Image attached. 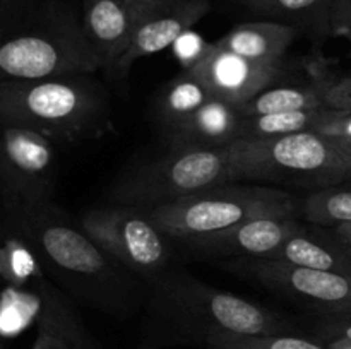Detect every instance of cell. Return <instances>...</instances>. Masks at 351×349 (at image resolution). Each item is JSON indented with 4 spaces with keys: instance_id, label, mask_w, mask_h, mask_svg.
<instances>
[{
    "instance_id": "obj_6",
    "label": "cell",
    "mask_w": 351,
    "mask_h": 349,
    "mask_svg": "<svg viewBox=\"0 0 351 349\" xmlns=\"http://www.w3.org/2000/svg\"><path fill=\"white\" fill-rule=\"evenodd\" d=\"M300 201L291 192L259 183L218 185L147 211L171 240H189L233 228L259 218H297Z\"/></svg>"
},
{
    "instance_id": "obj_14",
    "label": "cell",
    "mask_w": 351,
    "mask_h": 349,
    "mask_svg": "<svg viewBox=\"0 0 351 349\" xmlns=\"http://www.w3.org/2000/svg\"><path fill=\"white\" fill-rule=\"evenodd\" d=\"M305 224L297 218H259L184 242L199 253L243 260H267Z\"/></svg>"
},
{
    "instance_id": "obj_13",
    "label": "cell",
    "mask_w": 351,
    "mask_h": 349,
    "mask_svg": "<svg viewBox=\"0 0 351 349\" xmlns=\"http://www.w3.org/2000/svg\"><path fill=\"white\" fill-rule=\"evenodd\" d=\"M153 0H84L82 24L99 68L108 79H115L120 58L129 48L144 10Z\"/></svg>"
},
{
    "instance_id": "obj_30",
    "label": "cell",
    "mask_w": 351,
    "mask_h": 349,
    "mask_svg": "<svg viewBox=\"0 0 351 349\" xmlns=\"http://www.w3.org/2000/svg\"><path fill=\"white\" fill-rule=\"evenodd\" d=\"M331 29L332 36L351 38V0H335Z\"/></svg>"
},
{
    "instance_id": "obj_33",
    "label": "cell",
    "mask_w": 351,
    "mask_h": 349,
    "mask_svg": "<svg viewBox=\"0 0 351 349\" xmlns=\"http://www.w3.org/2000/svg\"><path fill=\"white\" fill-rule=\"evenodd\" d=\"M351 157V139H332Z\"/></svg>"
},
{
    "instance_id": "obj_9",
    "label": "cell",
    "mask_w": 351,
    "mask_h": 349,
    "mask_svg": "<svg viewBox=\"0 0 351 349\" xmlns=\"http://www.w3.org/2000/svg\"><path fill=\"white\" fill-rule=\"evenodd\" d=\"M58 154L53 140L0 122V197L3 205L53 202Z\"/></svg>"
},
{
    "instance_id": "obj_31",
    "label": "cell",
    "mask_w": 351,
    "mask_h": 349,
    "mask_svg": "<svg viewBox=\"0 0 351 349\" xmlns=\"http://www.w3.org/2000/svg\"><path fill=\"white\" fill-rule=\"evenodd\" d=\"M331 231L341 240L343 243L351 246V222H346V224H338L335 228H331Z\"/></svg>"
},
{
    "instance_id": "obj_19",
    "label": "cell",
    "mask_w": 351,
    "mask_h": 349,
    "mask_svg": "<svg viewBox=\"0 0 351 349\" xmlns=\"http://www.w3.org/2000/svg\"><path fill=\"white\" fill-rule=\"evenodd\" d=\"M298 34L300 33L288 24L257 19L237 24L225 36L215 41V44L252 60L281 62Z\"/></svg>"
},
{
    "instance_id": "obj_26",
    "label": "cell",
    "mask_w": 351,
    "mask_h": 349,
    "mask_svg": "<svg viewBox=\"0 0 351 349\" xmlns=\"http://www.w3.org/2000/svg\"><path fill=\"white\" fill-rule=\"evenodd\" d=\"M213 41H206L201 34L191 29L171 44V50H173L175 58L182 64V70H189L209 53Z\"/></svg>"
},
{
    "instance_id": "obj_1",
    "label": "cell",
    "mask_w": 351,
    "mask_h": 349,
    "mask_svg": "<svg viewBox=\"0 0 351 349\" xmlns=\"http://www.w3.org/2000/svg\"><path fill=\"white\" fill-rule=\"evenodd\" d=\"M0 216L33 248L45 274L75 300L115 315L136 308L141 298L136 276L106 255L55 202L2 204Z\"/></svg>"
},
{
    "instance_id": "obj_25",
    "label": "cell",
    "mask_w": 351,
    "mask_h": 349,
    "mask_svg": "<svg viewBox=\"0 0 351 349\" xmlns=\"http://www.w3.org/2000/svg\"><path fill=\"white\" fill-rule=\"evenodd\" d=\"M206 349H326L317 339L293 334H223L206 341Z\"/></svg>"
},
{
    "instance_id": "obj_18",
    "label": "cell",
    "mask_w": 351,
    "mask_h": 349,
    "mask_svg": "<svg viewBox=\"0 0 351 349\" xmlns=\"http://www.w3.org/2000/svg\"><path fill=\"white\" fill-rule=\"evenodd\" d=\"M240 3L259 19L295 27L319 47L332 36L335 0H240Z\"/></svg>"
},
{
    "instance_id": "obj_32",
    "label": "cell",
    "mask_w": 351,
    "mask_h": 349,
    "mask_svg": "<svg viewBox=\"0 0 351 349\" xmlns=\"http://www.w3.org/2000/svg\"><path fill=\"white\" fill-rule=\"evenodd\" d=\"M322 344L326 349H351V341L346 339H331V341H322Z\"/></svg>"
},
{
    "instance_id": "obj_34",
    "label": "cell",
    "mask_w": 351,
    "mask_h": 349,
    "mask_svg": "<svg viewBox=\"0 0 351 349\" xmlns=\"http://www.w3.org/2000/svg\"><path fill=\"white\" fill-rule=\"evenodd\" d=\"M141 349H158V348H154V346H143Z\"/></svg>"
},
{
    "instance_id": "obj_2",
    "label": "cell",
    "mask_w": 351,
    "mask_h": 349,
    "mask_svg": "<svg viewBox=\"0 0 351 349\" xmlns=\"http://www.w3.org/2000/svg\"><path fill=\"white\" fill-rule=\"evenodd\" d=\"M98 70L72 0H0V82Z\"/></svg>"
},
{
    "instance_id": "obj_22",
    "label": "cell",
    "mask_w": 351,
    "mask_h": 349,
    "mask_svg": "<svg viewBox=\"0 0 351 349\" xmlns=\"http://www.w3.org/2000/svg\"><path fill=\"white\" fill-rule=\"evenodd\" d=\"M237 106H239V112L243 118L257 115H271V113L329 108L322 79H315L311 84L302 86H271V88L264 89L259 94L254 96V98L247 99L245 103Z\"/></svg>"
},
{
    "instance_id": "obj_12",
    "label": "cell",
    "mask_w": 351,
    "mask_h": 349,
    "mask_svg": "<svg viewBox=\"0 0 351 349\" xmlns=\"http://www.w3.org/2000/svg\"><path fill=\"white\" fill-rule=\"evenodd\" d=\"M211 9L209 0H153L137 24L129 48L120 58L115 79L125 81L139 58L171 48Z\"/></svg>"
},
{
    "instance_id": "obj_24",
    "label": "cell",
    "mask_w": 351,
    "mask_h": 349,
    "mask_svg": "<svg viewBox=\"0 0 351 349\" xmlns=\"http://www.w3.org/2000/svg\"><path fill=\"white\" fill-rule=\"evenodd\" d=\"M300 216L311 224L324 228L351 222V187L338 183L312 190L300 201Z\"/></svg>"
},
{
    "instance_id": "obj_20",
    "label": "cell",
    "mask_w": 351,
    "mask_h": 349,
    "mask_svg": "<svg viewBox=\"0 0 351 349\" xmlns=\"http://www.w3.org/2000/svg\"><path fill=\"white\" fill-rule=\"evenodd\" d=\"M0 281L21 296L40 301L50 283L36 253L26 240L0 216Z\"/></svg>"
},
{
    "instance_id": "obj_3",
    "label": "cell",
    "mask_w": 351,
    "mask_h": 349,
    "mask_svg": "<svg viewBox=\"0 0 351 349\" xmlns=\"http://www.w3.org/2000/svg\"><path fill=\"white\" fill-rule=\"evenodd\" d=\"M147 308L173 334L206 341L215 335L291 334L290 318L239 294L216 289L185 270L167 269L149 281Z\"/></svg>"
},
{
    "instance_id": "obj_35",
    "label": "cell",
    "mask_w": 351,
    "mask_h": 349,
    "mask_svg": "<svg viewBox=\"0 0 351 349\" xmlns=\"http://www.w3.org/2000/svg\"><path fill=\"white\" fill-rule=\"evenodd\" d=\"M88 349H96V346H95V342H93V344L91 346H89V348Z\"/></svg>"
},
{
    "instance_id": "obj_27",
    "label": "cell",
    "mask_w": 351,
    "mask_h": 349,
    "mask_svg": "<svg viewBox=\"0 0 351 349\" xmlns=\"http://www.w3.org/2000/svg\"><path fill=\"white\" fill-rule=\"evenodd\" d=\"M314 132L331 139H351V109H324Z\"/></svg>"
},
{
    "instance_id": "obj_28",
    "label": "cell",
    "mask_w": 351,
    "mask_h": 349,
    "mask_svg": "<svg viewBox=\"0 0 351 349\" xmlns=\"http://www.w3.org/2000/svg\"><path fill=\"white\" fill-rule=\"evenodd\" d=\"M315 339L321 342L331 339L351 341V315L319 317V322L315 324Z\"/></svg>"
},
{
    "instance_id": "obj_21",
    "label": "cell",
    "mask_w": 351,
    "mask_h": 349,
    "mask_svg": "<svg viewBox=\"0 0 351 349\" xmlns=\"http://www.w3.org/2000/svg\"><path fill=\"white\" fill-rule=\"evenodd\" d=\"M213 98L208 86L192 72L182 70L156 96L154 116L165 133L170 137L182 123L187 122L206 101Z\"/></svg>"
},
{
    "instance_id": "obj_7",
    "label": "cell",
    "mask_w": 351,
    "mask_h": 349,
    "mask_svg": "<svg viewBox=\"0 0 351 349\" xmlns=\"http://www.w3.org/2000/svg\"><path fill=\"white\" fill-rule=\"evenodd\" d=\"M228 154L230 147H170L165 156L123 173L110 188V204L151 211L187 195L230 183Z\"/></svg>"
},
{
    "instance_id": "obj_5",
    "label": "cell",
    "mask_w": 351,
    "mask_h": 349,
    "mask_svg": "<svg viewBox=\"0 0 351 349\" xmlns=\"http://www.w3.org/2000/svg\"><path fill=\"white\" fill-rule=\"evenodd\" d=\"M230 181L297 188L331 187L351 178V157L331 137L300 132L263 140H235Z\"/></svg>"
},
{
    "instance_id": "obj_17",
    "label": "cell",
    "mask_w": 351,
    "mask_h": 349,
    "mask_svg": "<svg viewBox=\"0 0 351 349\" xmlns=\"http://www.w3.org/2000/svg\"><path fill=\"white\" fill-rule=\"evenodd\" d=\"M36 324L31 349H88L95 342L67 296L51 283L41 291Z\"/></svg>"
},
{
    "instance_id": "obj_10",
    "label": "cell",
    "mask_w": 351,
    "mask_h": 349,
    "mask_svg": "<svg viewBox=\"0 0 351 349\" xmlns=\"http://www.w3.org/2000/svg\"><path fill=\"white\" fill-rule=\"evenodd\" d=\"M261 286L315 311L319 317L351 315V274L304 269L267 260L237 262Z\"/></svg>"
},
{
    "instance_id": "obj_36",
    "label": "cell",
    "mask_w": 351,
    "mask_h": 349,
    "mask_svg": "<svg viewBox=\"0 0 351 349\" xmlns=\"http://www.w3.org/2000/svg\"><path fill=\"white\" fill-rule=\"evenodd\" d=\"M345 245H346V243H345ZM346 246H348V250H350V255H351V246H350V245H346Z\"/></svg>"
},
{
    "instance_id": "obj_23",
    "label": "cell",
    "mask_w": 351,
    "mask_h": 349,
    "mask_svg": "<svg viewBox=\"0 0 351 349\" xmlns=\"http://www.w3.org/2000/svg\"><path fill=\"white\" fill-rule=\"evenodd\" d=\"M324 109L328 108L247 116L240 123L237 140H263L291 133L314 132Z\"/></svg>"
},
{
    "instance_id": "obj_16",
    "label": "cell",
    "mask_w": 351,
    "mask_h": 349,
    "mask_svg": "<svg viewBox=\"0 0 351 349\" xmlns=\"http://www.w3.org/2000/svg\"><path fill=\"white\" fill-rule=\"evenodd\" d=\"M242 120L239 106L213 96L187 122L167 137L168 146L225 149L239 139Z\"/></svg>"
},
{
    "instance_id": "obj_29",
    "label": "cell",
    "mask_w": 351,
    "mask_h": 349,
    "mask_svg": "<svg viewBox=\"0 0 351 349\" xmlns=\"http://www.w3.org/2000/svg\"><path fill=\"white\" fill-rule=\"evenodd\" d=\"M329 108L351 109V75L343 79H322Z\"/></svg>"
},
{
    "instance_id": "obj_4",
    "label": "cell",
    "mask_w": 351,
    "mask_h": 349,
    "mask_svg": "<svg viewBox=\"0 0 351 349\" xmlns=\"http://www.w3.org/2000/svg\"><path fill=\"white\" fill-rule=\"evenodd\" d=\"M0 122L26 127L55 144L82 142L112 130L110 96L95 74L3 81Z\"/></svg>"
},
{
    "instance_id": "obj_8",
    "label": "cell",
    "mask_w": 351,
    "mask_h": 349,
    "mask_svg": "<svg viewBox=\"0 0 351 349\" xmlns=\"http://www.w3.org/2000/svg\"><path fill=\"white\" fill-rule=\"evenodd\" d=\"M79 222L106 255L146 283L170 266L171 238L154 224L147 211L108 204L86 211Z\"/></svg>"
},
{
    "instance_id": "obj_11",
    "label": "cell",
    "mask_w": 351,
    "mask_h": 349,
    "mask_svg": "<svg viewBox=\"0 0 351 349\" xmlns=\"http://www.w3.org/2000/svg\"><path fill=\"white\" fill-rule=\"evenodd\" d=\"M287 60L261 62L218 48L213 41L209 53L189 72L201 79L213 96L242 105L264 89L276 86L288 74Z\"/></svg>"
},
{
    "instance_id": "obj_15",
    "label": "cell",
    "mask_w": 351,
    "mask_h": 349,
    "mask_svg": "<svg viewBox=\"0 0 351 349\" xmlns=\"http://www.w3.org/2000/svg\"><path fill=\"white\" fill-rule=\"evenodd\" d=\"M267 262L351 274L348 246L331 231V228L315 224L304 226L297 235L291 236L283 246H280L267 259Z\"/></svg>"
}]
</instances>
